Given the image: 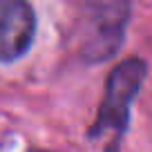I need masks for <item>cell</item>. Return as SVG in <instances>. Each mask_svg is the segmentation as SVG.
I'll use <instances>...</instances> for the list:
<instances>
[{
  "mask_svg": "<svg viewBox=\"0 0 152 152\" xmlns=\"http://www.w3.org/2000/svg\"><path fill=\"white\" fill-rule=\"evenodd\" d=\"M148 76V63L139 56L121 61L105 81V94L96 112V121L87 130L90 139H101L112 132V143L105 152H121V141L130 128L132 103L139 96Z\"/></svg>",
  "mask_w": 152,
  "mask_h": 152,
  "instance_id": "cell-1",
  "label": "cell"
},
{
  "mask_svg": "<svg viewBox=\"0 0 152 152\" xmlns=\"http://www.w3.org/2000/svg\"><path fill=\"white\" fill-rule=\"evenodd\" d=\"M132 0H83L81 56L85 63H105L125 40Z\"/></svg>",
  "mask_w": 152,
  "mask_h": 152,
  "instance_id": "cell-2",
  "label": "cell"
},
{
  "mask_svg": "<svg viewBox=\"0 0 152 152\" xmlns=\"http://www.w3.org/2000/svg\"><path fill=\"white\" fill-rule=\"evenodd\" d=\"M36 36V14L27 0H0V63H14L29 52Z\"/></svg>",
  "mask_w": 152,
  "mask_h": 152,
  "instance_id": "cell-3",
  "label": "cell"
}]
</instances>
